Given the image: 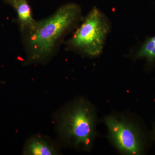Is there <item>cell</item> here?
Wrapping results in <instances>:
<instances>
[{"label": "cell", "mask_w": 155, "mask_h": 155, "mask_svg": "<svg viewBox=\"0 0 155 155\" xmlns=\"http://www.w3.org/2000/svg\"><path fill=\"white\" fill-rule=\"evenodd\" d=\"M138 58H145L150 63L155 61V35L148 38L137 53Z\"/></svg>", "instance_id": "7"}, {"label": "cell", "mask_w": 155, "mask_h": 155, "mask_svg": "<svg viewBox=\"0 0 155 155\" xmlns=\"http://www.w3.org/2000/svg\"></svg>", "instance_id": "9"}, {"label": "cell", "mask_w": 155, "mask_h": 155, "mask_svg": "<svg viewBox=\"0 0 155 155\" xmlns=\"http://www.w3.org/2000/svg\"><path fill=\"white\" fill-rule=\"evenodd\" d=\"M109 29L107 18L97 7H94L69 44L87 55L98 56Z\"/></svg>", "instance_id": "3"}, {"label": "cell", "mask_w": 155, "mask_h": 155, "mask_svg": "<svg viewBox=\"0 0 155 155\" xmlns=\"http://www.w3.org/2000/svg\"><path fill=\"white\" fill-rule=\"evenodd\" d=\"M6 1L8 2L9 3H10L11 5H13V4H14L15 2H16V1H17V0H6Z\"/></svg>", "instance_id": "8"}, {"label": "cell", "mask_w": 155, "mask_h": 155, "mask_svg": "<svg viewBox=\"0 0 155 155\" xmlns=\"http://www.w3.org/2000/svg\"><path fill=\"white\" fill-rule=\"evenodd\" d=\"M17 11L20 26L22 28L31 30L36 22L32 17L31 9L26 0H17L12 5Z\"/></svg>", "instance_id": "6"}, {"label": "cell", "mask_w": 155, "mask_h": 155, "mask_svg": "<svg viewBox=\"0 0 155 155\" xmlns=\"http://www.w3.org/2000/svg\"><path fill=\"white\" fill-rule=\"evenodd\" d=\"M93 110L84 101L78 102L61 115L59 129L61 136L76 147L89 150L94 136Z\"/></svg>", "instance_id": "2"}, {"label": "cell", "mask_w": 155, "mask_h": 155, "mask_svg": "<svg viewBox=\"0 0 155 155\" xmlns=\"http://www.w3.org/2000/svg\"><path fill=\"white\" fill-rule=\"evenodd\" d=\"M105 122L111 141L121 153L134 155L142 153L141 133L133 124L114 116L107 117Z\"/></svg>", "instance_id": "4"}, {"label": "cell", "mask_w": 155, "mask_h": 155, "mask_svg": "<svg viewBox=\"0 0 155 155\" xmlns=\"http://www.w3.org/2000/svg\"><path fill=\"white\" fill-rule=\"evenodd\" d=\"M58 153L55 146L41 137H35L29 140L23 150V154L27 155H54Z\"/></svg>", "instance_id": "5"}, {"label": "cell", "mask_w": 155, "mask_h": 155, "mask_svg": "<svg viewBox=\"0 0 155 155\" xmlns=\"http://www.w3.org/2000/svg\"><path fill=\"white\" fill-rule=\"evenodd\" d=\"M80 12L78 5L68 3L51 17L36 22L29 31L28 61L40 62L49 57L58 40L75 23Z\"/></svg>", "instance_id": "1"}]
</instances>
